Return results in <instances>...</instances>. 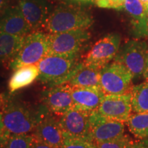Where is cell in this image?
I'll list each match as a JSON object with an SVG mask.
<instances>
[{
	"instance_id": "cell-29",
	"label": "cell",
	"mask_w": 148,
	"mask_h": 148,
	"mask_svg": "<svg viewBox=\"0 0 148 148\" xmlns=\"http://www.w3.org/2000/svg\"><path fill=\"white\" fill-rule=\"evenodd\" d=\"M8 136V134H6L4 128H3L2 121H1V114L0 112V144L4 143L5 139Z\"/></svg>"
},
{
	"instance_id": "cell-22",
	"label": "cell",
	"mask_w": 148,
	"mask_h": 148,
	"mask_svg": "<svg viewBox=\"0 0 148 148\" xmlns=\"http://www.w3.org/2000/svg\"><path fill=\"white\" fill-rule=\"evenodd\" d=\"M126 124L134 136L140 139L148 137V112L131 114Z\"/></svg>"
},
{
	"instance_id": "cell-18",
	"label": "cell",
	"mask_w": 148,
	"mask_h": 148,
	"mask_svg": "<svg viewBox=\"0 0 148 148\" xmlns=\"http://www.w3.org/2000/svg\"><path fill=\"white\" fill-rule=\"evenodd\" d=\"M124 9L131 17L133 29L138 37L147 36L148 14L140 0H124Z\"/></svg>"
},
{
	"instance_id": "cell-37",
	"label": "cell",
	"mask_w": 148,
	"mask_h": 148,
	"mask_svg": "<svg viewBox=\"0 0 148 148\" xmlns=\"http://www.w3.org/2000/svg\"><path fill=\"white\" fill-rule=\"evenodd\" d=\"M82 1H85V0H82Z\"/></svg>"
},
{
	"instance_id": "cell-7",
	"label": "cell",
	"mask_w": 148,
	"mask_h": 148,
	"mask_svg": "<svg viewBox=\"0 0 148 148\" xmlns=\"http://www.w3.org/2000/svg\"><path fill=\"white\" fill-rule=\"evenodd\" d=\"M148 56V45L145 41L130 40L123 45L114 61L125 66L134 77L143 75Z\"/></svg>"
},
{
	"instance_id": "cell-23",
	"label": "cell",
	"mask_w": 148,
	"mask_h": 148,
	"mask_svg": "<svg viewBox=\"0 0 148 148\" xmlns=\"http://www.w3.org/2000/svg\"><path fill=\"white\" fill-rule=\"evenodd\" d=\"M32 134H10L5 139L4 148H31Z\"/></svg>"
},
{
	"instance_id": "cell-31",
	"label": "cell",
	"mask_w": 148,
	"mask_h": 148,
	"mask_svg": "<svg viewBox=\"0 0 148 148\" xmlns=\"http://www.w3.org/2000/svg\"><path fill=\"white\" fill-rule=\"evenodd\" d=\"M5 96L2 95V94H0V112L2 110L3 105L5 103Z\"/></svg>"
},
{
	"instance_id": "cell-25",
	"label": "cell",
	"mask_w": 148,
	"mask_h": 148,
	"mask_svg": "<svg viewBox=\"0 0 148 148\" xmlns=\"http://www.w3.org/2000/svg\"><path fill=\"white\" fill-rule=\"evenodd\" d=\"M60 148H96V146L90 140L65 137L63 145Z\"/></svg>"
},
{
	"instance_id": "cell-34",
	"label": "cell",
	"mask_w": 148,
	"mask_h": 148,
	"mask_svg": "<svg viewBox=\"0 0 148 148\" xmlns=\"http://www.w3.org/2000/svg\"><path fill=\"white\" fill-rule=\"evenodd\" d=\"M145 8H146V10H147V14H148V3L147 4H145Z\"/></svg>"
},
{
	"instance_id": "cell-26",
	"label": "cell",
	"mask_w": 148,
	"mask_h": 148,
	"mask_svg": "<svg viewBox=\"0 0 148 148\" xmlns=\"http://www.w3.org/2000/svg\"><path fill=\"white\" fill-rule=\"evenodd\" d=\"M96 6L101 8L115 9L120 10L124 9V0H94Z\"/></svg>"
},
{
	"instance_id": "cell-15",
	"label": "cell",
	"mask_w": 148,
	"mask_h": 148,
	"mask_svg": "<svg viewBox=\"0 0 148 148\" xmlns=\"http://www.w3.org/2000/svg\"><path fill=\"white\" fill-rule=\"evenodd\" d=\"M0 32L23 36L32 32L17 3L10 5L0 15Z\"/></svg>"
},
{
	"instance_id": "cell-2",
	"label": "cell",
	"mask_w": 148,
	"mask_h": 148,
	"mask_svg": "<svg viewBox=\"0 0 148 148\" xmlns=\"http://www.w3.org/2000/svg\"><path fill=\"white\" fill-rule=\"evenodd\" d=\"M40 114V108L34 110L23 101L5 97L1 111L3 128L8 135L29 134L34 131Z\"/></svg>"
},
{
	"instance_id": "cell-24",
	"label": "cell",
	"mask_w": 148,
	"mask_h": 148,
	"mask_svg": "<svg viewBox=\"0 0 148 148\" xmlns=\"http://www.w3.org/2000/svg\"><path fill=\"white\" fill-rule=\"evenodd\" d=\"M133 143L131 138L126 134H123L114 139L95 143L96 148H130Z\"/></svg>"
},
{
	"instance_id": "cell-20",
	"label": "cell",
	"mask_w": 148,
	"mask_h": 148,
	"mask_svg": "<svg viewBox=\"0 0 148 148\" xmlns=\"http://www.w3.org/2000/svg\"><path fill=\"white\" fill-rule=\"evenodd\" d=\"M39 69L36 64L23 66L14 70L8 82V89L10 92L26 87L37 79Z\"/></svg>"
},
{
	"instance_id": "cell-17",
	"label": "cell",
	"mask_w": 148,
	"mask_h": 148,
	"mask_svg": "<svg viewBox=\"0 0 148 148\" xmlns=\"http://www.w3.org/2000/svg\"><path fill=\"white\" fill-rule=\"evenodd\" d=\"M101 69L90 67L79 62L76 69L66 84L71 87L101 89Z\"/></svg>"
},
{
	"instance_id": "cell-12",
	"label": "cell",
	"mask_w": 148,
	"mask_h": 148,
	"mask_svg": "<svg viewBox=\"0 0 148 148\" xmlns=\"http://www.w3.org/2000/svg\"><path fill=\"white\" fill-rule=\"evenodd\" d=\"M97 111L110 119L126 122L132 111L130 92L120 95H105Z\"/></svg>"
},
{
	"instance_id": "cell-13",
	"label": "cell",
	"mask_w": 148,
	"mask_h": 148,
	"mask_svg": "<svg viewBox=\"0 0 148 148\" xmlns=\"http://www.w3.org/2000/svg\"><path fill=\"white\" fill-rule=\"evenodd\" d=\"M44 106L56 116H62L74 107L71 86L62 84L50 86L42 95Z\"/></svg>"
},
{
	"instance_id": "cell-14",
	"label": "cell",
	"mask_w": 148,
	"mask_h": 148,
	"mask_svg": "<svg viewBox=\"0 0 148 148\" xmlns=\"http://www.w3.org/2000/svg\"><path fill=\"white\" fill-rule=\"evenodd\" d=\"M32 32L43 28L52 8L47 0H16Z\"/></svg>"
},
{
	"instance_id": "cell-35",
	"label": "cell",
	"mask_w": 148,
	"mask_h": 148,
	"mask_svg": "<svg viewBox=\"0 0 148 148\" xmlns=\"http://www.w3.org/2000/svg\"><path fill=\"white\" fill-rule=\"evenodd\" d=\"M3 144H4V143L0 144V148H4V147H3Z\"/></svg>"
},
{
	"instance_id": "cell-27",
	"label": "cell",
	"mask_w": 148,
	"mask_h": 148,
	"mask_svg": "<svg viewBox=\"0 0 148 148\" xmlns=\"http://www.w3.org/2000/svg\"><path fill=\"white\" fill-rule=\"evenodd\" d=\"M31 148H58L51 146L49 144H47L44 142L40 141V140L36 139L34 137L33 141L32 143V145H31Z\"/></svg>"
},
{
	"instance_id": "cell-8",
	"label": "cell",
	"mask_w": 148,
	"mask_h": 148,
	"mask_svg": "<svg viewBox=\"0 0 148 148\" xmlns=\"http://www.w3.org/2000/svg\"><path fill=\"white\" fill-rule=\"evenodd\" d=\"M121 44V36L111 33L97 40L85 56L83 63L90 67L101 69L110 63L117 54Z\"/></svg>"
},
{
	"instance_id": "cell-3",
	"label": "cell",
	"mask_w": 148,
	"mask_h": 148,
	"mask_svg": "<svg viewBox=\"0 0 148 148\" xmlns=\"http://www.w3.org/2000/svg\"><path fill=\"white\" fill-rule=\"evenodd\" d=\"M79 55H47L36 64L39 69L37 79L49 86L65 84L78 65Z\"/></svg>"
},
{
	"instance_id": "cell-33",
	"label": "cell",
	"mask_w": 148,
	"mask_h": 148,
	"mask_svg": "<svg viewBox=\"0 0 148 148\" xmlns=\"http://www.w3.org/2000/svg\"><path fill=\"white\" fill-rule=\"evenodd\" d=\"M140 1H142V2H143L144 4H147V3H148V0H140Z\"/></svg>"
},
{
	"instance_id": "cell-10",
	"label": "cell",
	"mask_w": 148,
	"mask_h": 148,
	"mask_svg": "<svg viewBox=\"0 0 148 148\" xmlns=\"http://www.w3.org/2000/svg\"><path fill=\"white\" fill-rule=\"evenodd\" d=\"M90 113L73 107L60 116L59 121L64 137L80 138L91 141L89 119Z\"/></svg>"
},
{
	"instance_id": "cell-4",
	"label": "cell",
	"mask_w": 148,
	"mask_h": 148,
	"mask_svg": "<svg viewBox=\"0 0 148 148\" xmlns=\"http://www.w3.org/2000/svg\"><path fill=\"white\" fill-rule=\"evenodd\" d=\"M90 38L87 29L47 34V55H79Z\"/></svg>"
},
{
	"instance_id": "cell-21",
	"label": "cell",
	"mask_w": 148,
	"mask_h": 148,
	"mask_svg": "<svg viewBox=\"0 0 148 148\" xmlns=\"http://www.w3.org/2000/svg\"><path fill=\"white\" fill-rule=\"evenodd\" d=\"M130 94L133 112H148V81L132 86Z\"/></svg>"
},
{
	"instance_id": "cell-6",
	"label": "cell",
	"mask_w": 148,
	"mask_h": 148,
	"mask_svg": "<svg viewBox=\"0 0 148 148\" xmlns=\"http://www.w3.org/2000/svg\"><path fill=\"white\" fill-rule=\"evenodd\" d=\"M133 75L125 66L114 61L101 69L100 85L104 95H120L130 92Z\"/></svg>"
},
{
	"instance_id": "cell-16",
	"label": "cell",
	"mask_w": 148,
	"mask_h": 148,
	"mask_svg": "<svg viewBox=\"0 0 148 148\" xmlns=\"http://www.w3.org/2000/svg\"><path fill=\"white\" fill-rule=\"evenodd\" d=\"M74 108L90 112L97 110L102 101L104 93L101 89L71 87Z\"/></svg>"
},
{
	"instance_id": "cell-9",
	"label": "cell",
	"mask_w": 148,
	"mask_h": 148,
	"mask_svg": "<svg viewBox=\"0 0 148 148\" xmlns=\"http://www.w3.org/2000/svg\"><path fill=\"white\" fill-rule=\"evenodd\" d=\"M32 136L40 141L58 148L62 147L65 138L59 119L53 116L45 106L40 108L39 119Z\"/></svg>"
},
{
	"instance_id": "cell-11",
	"label": "cell",
	"mask_w": 148,
	"mask_h": 148,
	"mask_svg": "<svg viewBox=\"0 0 148 148\" xmlns=\"http://www.w3.org/2000/svg\"><path fill=\"white\" fill-rule=\"evenodd\" d=\"M89 119L90 140L94 144L114 139L124 134L123 122L105 117L97 110L90 114Z\"/></svg>"
},
{
	"instance_id": "cell-28",
	"label": "cell",
	"mask_w": 148,
	"mask_h": 148,
	"mask_svg": "<svg viewBox=\"0 0 148 148\" xmlns=\"http://www.w3.org/2000/svg\"><path fill=\"white\" fill-rule=\"evenodd\" d=\"M130 148H148V139L141 138L138 141H133Z\"/></svg>"
},
{
	"instance_id": "cell-30",
	"label": "cell",
	"mask_w": 148,
	"mask_h": 148,
	"mask_svg": "<svg viewBox=\"0 0 148 148\" xmlns=\"http://www.w3.org/2000/svg\"><path fill=\"white\" fill-rule=\"evenodd\" d=\"M12 3V0H0V15L3 13L7 8L10 6Z\"/></svg>"
},
{
	"instance_id": "cell-1",
	"label": "cell",
	"mask_w": 148,
	"mask_h": 148,
	"mask_svg": "<svg viewBox=\"0 0 148 148\" xmlns=\"http://www.w3.org/2000/svg\"><path fill=\"white\" fill-rule=\"evenodd\" d=\"M93 23L92 16L80 5L62 2L52 9L43 29L53 34L76 29H88Z\"/></svg>"
},
{
	"instance_id": "cell-19",
	"label": "cell",
	"mask_w": 148,
	"mask_h": 148,
	"mask_svg": "<svg viewBox=\"0 0 148 148\" xmlns=\"http://www.w3.org/2000/svg\"><path fill=\"white\" fill-rule=\"evenodd\" d=\"M25 36L0 32V64H10L19 51Z\"/></svg>"
},
{
	"instance_id": "cell-32",
	"label": "cell",
	"mask_w": 148,
	"mask_h": 148,
	"mask_svg": "<svg viewBox=\"0 0 148 148\" xmlns=\"http://www.w3.org/2000/svg\"><path fill=\"white\" fill-rule=\"evenodd\" d=\"M143 77H145L146 81H148V56H147V62H146L145 69V71H144V73H143Z\"/></svg>"
},
{
	"instance_id": "cell-36",
	"label": "cell",
	"mask_w": 148,
	"mask_h": 148,
	"mask_svg": "<svg viewBox=\"0 0 148 148\" xmlns=\"http://www.w3.org/2000/svg\"><path fill=\"white\" fill-rule=\"evenodd\" d=\"M147 36H148V29H147Z\"/></svg>"
},
{
	"instance_id": "cell-5",
	"label": "cell",
	"mask_w": 148,
	"mask_h": 148,
	"mask_svg": "<svg viewBox=\"0 0 148 148\" xmlns=\"http://www.w3.org/2000/svg\"><path fill=\"white\" fill-rule=\"evenodd\" d=\"M47 53V33L34 31L25 36L19 51L8 66L14 71L21 66L36 64Z\"/></svg>"
}]
</instances>
